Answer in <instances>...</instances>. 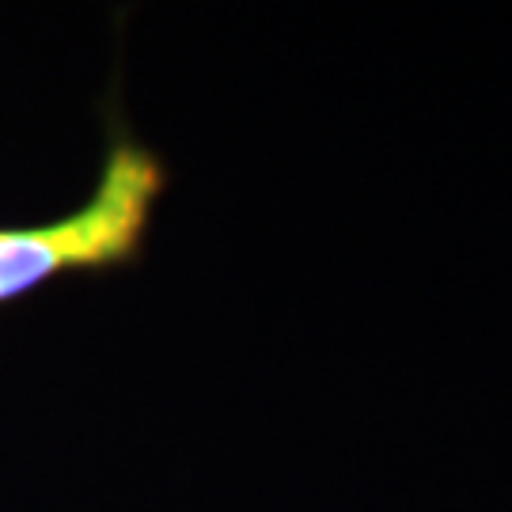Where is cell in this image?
<instances>
[{"mask_svg":"<svg viewBox=\"0 0 512 512\" xmlns=\"http://www.w3.org/2000/svg\"><path fill=\"white\" fill-rule=\"evenodd\" d=\"M164 190V160L114 129L99 183L80 209L31 228H0V304L61 274H103L137 262Z\"/></svg>","mask_w":512,"mask_h":512,"instance_id":"6da1fadb","label":"cell"}]
</instances>
